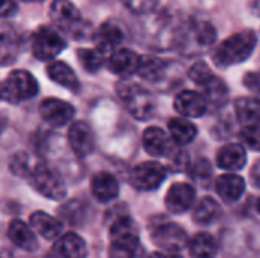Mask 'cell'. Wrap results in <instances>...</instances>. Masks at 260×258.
I'll return each mask as SVG.
<instances>
[{"instance_id":"13","label":"cell","mask_w":260,"mask_h":258,"mask_svg":"<svg viewBox=\"0 0 260 258\" xmlns=\"http://www.w3.org/2000/svg\"><path fill=\"white\" fill-rule=\"evenodd\" d=\"M174 106L184 117H201L206 114L209 103L203 94L192 90H183L177 94Z\"/></svg>"},{"instance_id":"41","label":"cell","mask_w":260,"mask_h":258,"mask_svg":"<svg viewBox=\"0 0 260 258\" xmlns=\"http://www.w3.org/2000/svg\"><path fill=\"white\" fill-rule=\"evenodd\" d=\"M149 258H181L177 252H166V251H158V252H154L151 254Z\"/></svg>"},{"instance_id":"45","label":"cell","mask_w":260,"mask_h":258,"mask_svg":"<svg viewBox=\"0 0 260 258\" xmlns=\"http://www.w3.org/2000/svg\"><path fill=\"white\" fill-rule=\"evenodd\" d=\"M259 213H260V202H259Z\"/></svg>"},{"instance_id":"16","label":"cell","mask_w":260,"mask_h":258,"mask_svg":"<svg viewBox=\"0 0 260 258\" xmlns=\"http://www.w3.org/2000/svg\"><path fill=\"white\" fill-rule=\"evenodd\" d=\"M21 49L18 32L8 23H0V67L17 59Z\"/></svg>"},{"instance_id":"19","label":"cell","mask_w":260,"mask_h":258,"mask_svg":"<svg viewBox=\"0 0 260 258\" xmlns=\"http://www.w3.org/2000/svg\"><path fill=\"white\" fill-rule=\"evenodd\" d=\"M140 56L129 50V49H116L110 59H108V68L114 75L119 76H131L137 71Z\"/></svg>"},{"instance_id":"12","label":"cell","mask_w":260,"mask_h":258,"mask_svg":"<svg viewBox=\"0 0 260 258\" xmlns=\"http://www.w3.org/2000/svg\"><path fill=\"white\" fill-rule=\"evenodd\" d=\"M69 143L79 158H85L94 151V134L85 122H75L69 129Z\"/></svg>"},{"instance_id":"36","label":"cell","mask_w":260,"mask_h":258,"mask_svg":"<svg viewBox=\"0 0 260 258\" xmlns=\"http://www.w3.org/2000/svg\"><path fill=\"white\" fill-rule=\"evenodd\" d=\"M241 137L244 140V143L251 148L253 151H260V125H250V126H244V129L241 131Z\"/></svg>"},{"instance_id":"1","label":"cell","mask_w":260,"mask_h":258,"mask_svg":"<svg viewBox=\"0 0 260 258\" xmlns=\"http://www.w3.org/2000/svg\"><path fill=\"white\" fill-rule=\"evenodd\" d=\"M110 258H139L140 239L136 222L128 216H117L110 227Z\"/></svg>"},{"instance_id":"9","label":"cell","mask_w":260,"mask_h":258,"mask_svg":"<svg viewBox=\"0 0 260 258\" xmlns=\"http://www.w3.org/2000/svg\"><path fill=\"white\" fill-rule=\"evenodd\" d=\"M50 20L58 29L67 33H76V30L81 29V24H82L79 11L69 0H55L52 3Z\"/></svg>"},{"instance_id":"6","label":"cell","mask_w":260,"mask_h":258,"mask_svg":"<svg viewBox=\"0 0 260 258\" xmlns=\"http://www.w3.org/2000/svg\"><path fill=\"white\" fill-rule=\"evenodd\" d=\"M151 239L157 248L166 252H180L187 248L189 243L187 233L174 222H161L158 225H152Z\"/></svg>"},{"instance_id":"33","label":"cell","mask_w":260,"mask_h":258,"mask_svg":"<svg viewBox=\"0 0 260 258\" xmlns=\"http://www.w3.org/2000/svg\"><path fill=\"white\" fill-rule=\"evenodd\" d=\"M9 167H11L12 173H15L17 176H26L27 178L34 166H30V158L26 152H18L12 157Z\"/></svg>"},{"instance_id":"35","label":"cell","mask_w":260,"mask_h":258,"mask_svg":"<svg viewBox=\"0 0 260 258\" xmlns=\"http://www.w3.org/2000/svg\"><path fill=\"white\" fill-rule=\"evenodd\" d=\"M213 71L210 70V67L204 62H197L190 67L189 70V78L198 84V85H204L206 82H209L212 78H213Z\"/></svg>"},{"instance_id":"40","label":"cell","mask_w":260,"mask_h":258,"mask_svg":"<svg viewBox=\"0 0 260 258\" xmlns=\"http://www.w3.org/2000/svg\"><path fill=\"white\" fill-rule=\"evenodd\" d=\"M251 182L254 187L260 189V160L256 161V164L251 169Z\"/></svg>"},{"instance_id":"42","label":"cell","mask_w":260,"mask_h":258,"mask_svg":"<svg viewBox=\"0 0 260 258\" xmlns=\"http://www.w3.org/2000/svg\"><path fill=\"white\" fill-rule=\"evenodd\" d=\"M0 258H15L9 251H6V249H3V248H0Z\"/></svg>"},{"instance_id":"17","label":"cell","mask_w":260,"mask_h":258,"mask_svg":"<svg viewBox=\"0 0 260 258\" xmlns=\"http://www.w3.org/2000/svg\"><path fill=\"white\" fill-rule=\"evenodd\" d=\"M143 146L151 157H165L172 151V138L157 126H151L143 132Z\"/></svg>"},{"instance_id":"22","label":"cell","mask_w":260,"mask_h":258,"mask_svg":"<svg viewBox=\"0 0 260 258\" xmlns=\"http://www.w3.org/2000/svg\"><path fill=\"white\" fill-rule=\"evenodd\" d=\"M216 38V30L213 27V24L207 23V21H195L193 24H190L189 30H187V38H186V44L187 47H195L200 50L209 49Z\"/></svg>"},{"instance_id":"3","label":"cell","mask_w":260,"mask_h":258,"mask_svg":"<svg viewBox=\"0 0 260 258\" xmlns=\"http://www.w3.org/2000/svg\"><path fill=\"white\" fill-rule=\"evenodd\" d=\"M117 94L129 114L139 120L149 119L155 111V100L152 94L146 88L134 82L117 84Z\"/></svg>"},{"instance_id":"29","label":"cell","mask_w":260,"mask_h":258,"mask_svg":"<svg viewBox=\"0 0 260 258\" xmlns=\"http://www.w3.org/2000/svg\"><path fill=\"white\" fill-rule=\"evenodd\" d=\"M221 216V205L212 198H203L193 210V222L200 225H210Z\"/></svg>"},{"instance_id":"18","label":"cell","mask_w":260,"mask_h":258,"mask_svg":"<svg viewBox=\"0 0 260 258\" xmlns=\"http://www.w3.org/2000/svg\"><path fill=\"white\" fill-rule=\"evenodd\" d=\"M122 41H123V30L119 24L113 21L104 23L94 33L96 49L101 50L102 53L114 52L120 46Z\"/></svg>"},{"instance_id":"31","label":"cell","mask_w":260,"mask_h":258,"mask_svg":"<svg viewBox=\"0 0 260 258\" xmlns=\"http://www.w3.org/2000/svg\"><path fill=\"white\" fill-rule=\"evenodd\" d=\"M201 87L204 90V97H206L207 103H210L213 106H219L227 100V94H229L227 85L218 76H213L209 82H206Z\"/></svg>"},{"instance_id":"5","label":"cell","mask_w":260,"mask_h":258,"mask_svg":"<svg viewBox=\"0 0 260 258\" xmlns=\"http://www.w3.org/2000/svg\"><path fill=\"white\" fill-rule=\"evenodd\" d=\"M38 93L35 78L26 70H14L2 82V99L9 103H20L32 99Z\"/></svg>"},{"instance_id":"25","label":"cell","mask_w":260,"mask_h":258,"mask_svg":"<svg viewBox=\"0 0 260 258\" xmlns=\"http://www.w3.org/2000/svg\"><path fill=\"white\" fill-rule=\"evenodd\" d=\"M189 254L192 258H215L218 254V242L209 233H198L189 240Z\"/></svg>"},{"instance_id":"20","label":"cell","mask_w":260,"mask_h":258,"mask_svg":"<svg viewBox=\"0 0 260 258\" xmlns=\"http://www.w3.org/2000/svg\"><path fill=\"white\" fill-rule=\"evenodd\" d=\"M91 193L96 201L107 204L117 198L119 182L108 172H99L91 178Z\"/></svg>"},{"instance_id":"23","label":"cell","mask_w":260,"mask_h":258,"mask_svg":"<svg viewBox=\"0 0 260 258\" xmlns=\"http://www.w3.org/2000/svg\"><path fill=\"white\" fill-rule=\"evenodd\" d=\"M215 189L225 202H236L245 192V181L236 173H225L216 179Z\"/></svg>"},{"instance_id":"28","label":"cell","mask_w":260,"mask_h":258,"mask_svg":"<svg viewBox=\"0 0 260 258\" xmlns=\"http://www.w3.org/2000/svg\"><path fill=\"white\" fill-rule=\"evenodd\" d=\"M168 126H169L171 138L178 144L190 143L197 137V132H198L197 126L192 122H189L187 119H181V117L171 119Z\"/></svg>"},{"instance_id":"26","label":"cell","mask_w":260,"mask_h":258,"mask_svg":"<svg viewBox=\"0 0 260 258\" xmlns=\"http://www.w3.org/2000/svg\"><path fill=\"white\" fill-rule=\"evenodd\" d=\"M49 78L62 85L64 88L67 90H72V91H78L79 90V81L75 75V71L66 64V62H61V61H53L47 65L46 68Z\"/></svg>"},{"instance_id":"7","label":"cell","mask_w":260,"mask_h":258,"mask_svg":"<svg viewBox=\"0 0 260 258\" xmlns=\"http://www.w3.org/2000/svg\"><path fill=\"white\" fill-rule=\"evenodd\" d=\"M166 169L157 161H146L137 164L129 173V184L140 192H151L158 189L166 179Z\"/></svg>"},{"instance_id":"27","label":"cell","mask_w":260,"mask_h":258,"mask_svg":"<svg viewBox=\"0 0 260 258\" xmlns=\"http://www.w3.org/2000/svg\"><path fill=\"white\" fill-rule=\"evenodd\" d=\"M236 117L244 126L260 123V100L254 97H241L235 103Z\"/></svg>"},{"instance_id":"32","label":"cell","mask_w":260,"mask_h":258,"mask_svg":"<svg viewBox=\"0 0 260 258\" xmlns=\"http://www.w3.org/2000/svg\"><path fill=\"white\" fill-rule=\"evenodd\" d=\"M76 56L84 70L88 73H96L104 65V53L98 49H78Z\"/></svg>"},{"instance_id":"10","label":"cell","mask_w":260,"mask_h":258,"mask_svg":"<svg viewBox=\"0 0 260 258\" xmlns=\"http://www.w3.org/2000/svg\"><path fill=\"white\" fill-rule=\"evenodd\" d=\"M40 114L46 123L52 126H64L72 120L75 108L59 99H46L40 105Z\"/></svg>"},{"instance_id":"14","label":"cell","mask_w":260,"mask_h":258,"mask_svg":"<svg viewBox=\"0 0 260 258\" xmlns=\"http://www.w3.org/2000/svg\"><path fill=\"white\" fill-rule=\"evenodd\" d=\"M8 237L12 242L14 246H17L21 251L34 252L38 249V240L35 236V231L30 225L24 224L20 219H14L8 227Z\"/></svg>"},{"instance_id":"2","label":"cell","mask_w":260,"mask_h":258,"mask_svg":"<svg viewBox=\"0 0 260 258\" xmlns=\"http://www.w3.org/2000/svg\"><path fill=\"white\" fill-rule=\"evenodd\" d=\"M257 44V35L253 30H242L222 41L213 53V61L219 67L241 64L251 56Z\"/></svg>"},{"instance_id":"15","label":"cell","mask_w":260,"mask_h":258,"mask_svg":"<svg viewBox=\"0 0 260 258\" xmlns=\"http://www.w3.org/2000/svg\"><path fill=\"white\" fill-rule=\"evenodd\" d=\"M55 258H87V245L76 233L59 236L52 249Z\"/></svg>"},{"instance_id":"11","label":"cell","mask_w":260,"mask_h":258,"mask_svg":"<svg viewBox=\"0 0 260 258\" xmlns=\"http://www.w3.org/2000/svg\"><path fill=\"white\" fill-rule=\"evenodd\" d=\"M197 198V192L190 184L177 182L166 193V208L174 214H181L187 211Z\"/></svg>"},{"instance_id":"30","label":"cell","mask_w":260,"mask_h":258,"mask_svg":"<svg viewBox=\"0 0 260 258\" xmlns=\"http://www.w3.org/2000/svg\"><path fill=\"white\" fill-rule=\"evenodd\" d=\"M136 73L148 82H158L165 76V64L161 59L154 56H140Z\"/></svg>"},{"instance_id":"24","label":"cell","mask_w":260,"mask_h":258,"mask_svg":"<svg viewBox=\"0 0 260 258\" xmlns=\"http://www.w3.org/2000/svg\"><path fill=\"white\" fill-rule=\"evenodd\" d=\"M30 227L46 240H55L62 233V224L44 211H35L30 214Z\"/></svg>"},{"instance_id":"37","label":"cell","mask_w":260,"mask_h":258,"mask_svg":"<svg viewBox=\"0 0 260 258\" xmlns=\"http://www.w3.org/2000/svg\"><path fill=\"white\" fill-rule=\"evenodd\" d=\"M123 5L136 12V14H145V12H149L151 9L155 8V5L158 3V0H122Z\"/></svg>"},{"instance_id":"44","label":"cell","mask_w":260,"mask_h":258,"mask_svg":"<svg viewBox=\"0 0 260 258\" xmlns=\"http://www.w3.org/2000/svg\"><path fill=\"white\" fill-rule=\"evenodd\" d=\"M24 2H41V0H24Z\"/></svg>"},{"instance_id":"43","label":"cell","mask_w":260,"mask_h":258,"mask_svg":"<svg viewBox=\"0 0 260 258\" xmlns=\"http://www.w3.org/2000/svg\"><path fill=\"white\" fill-rule=\"evenodd\" d=\"M0 99H2V82H0Z\"/></svg>"},{"instance_id":"38","label":"cell","mask_w":260,"mask_h":258,"mask_svg":"<svg viewBox=\"0 0 260 258\" xmlns=\"http://www.w3.org/2000/svg\"><path fill=\"white\" fill-rule=\"evenodd\" d=\"M244 85L251 90V91H256V93H260V70H256V71H248L244 79H242Z\"/></svg>"},{"instance_id":"4","label":"cell","mask_w":260,"mask_h":258,"mask_svg":"<svg viewBox=\"0 0 260 258\" xmlns=\"http://www.w3.org/2000/svg\"><path fill=\"white\" fill-rule=\"evenodd\" d=\"M27 178H29L32 187L44 198H49L53 201H61L67 195L66 182L61 178V175L44 163H37L32 167Z\"/></svg>"},{"instance_id":"8","label":"cell","mask_w":260,"mask_h":258,"mask_svg":"<svg viewBox=\"0 0 260 258\" xmlns=\"http://www.w3.org/2000/svg\"><path fill=\"white\" fill-rule=\"evenodd\" d=\"M67 43L53 27H40L32 38V53L38 59L49 61L66 49Z\"/></svg>"},{"instance_id":"34","label":"cell","mask_w":260,"mask_h":258,"mask_svg":"<svg viewBox=\"0 0 260 258\" xmlns=\"http://www.w3.org/2000/svg\"><path fill=\"white\" fill-rule=\"evenodd\" d=\"M189 173H190V176H192L195 181L204 182V181L210 179V176H212V166H210L209 160H206V158H198V160L190 166Z\"/></svg>"},{"instance_id":"21","label":"cell","mask_w":260,"mask_h":258,"mask_svg":"<svg viewBox=\"0 0 260 258\" xmlns=\"http://www.w3.org/2000/svg\"><path fill=\"white\" fill-rule=\"evenodd\" d=\"M216 163L221 169L229 170V172H236L241 170L245 163H247V154L245 149L238 144V143H230L222 146L218 151L216 155Z\"/></svg>"},{"instance_id":"39","label":"cell","mask_w":260,"mask_h":258,"mask_svg":"<svg viewBox=\"0 0 260 258\" xmlns=\"http://www.w3.org/2000/svg\"><path fill=\"white\" fill-rule=\"evenodd\" d=\"M18 6L14 0H0V17H11L17 12Z\"/></svg>"}]
</instances>
